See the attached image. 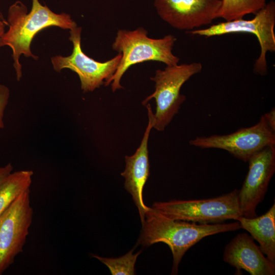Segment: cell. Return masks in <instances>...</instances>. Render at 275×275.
<instances>
[{
  "label": "cell",
  "mask_w": 275,
  "mask_h": 275,
  "mask_svg": "<svg viewBox=\"0 0 275 275\" xmlns=\"http://www.w3.org/2000/svg\"><path fill=\"white\" fill-rule=\"evenodd\" d=\"M133 249L125 255L117 258H104L97 255H92L104 264L109 268L112 275L134 274V265L141 252L133 254Z\"/></svg>",
  "instance_id": "obj_17"
},
{
  "label": "cell",
  "mask_w": 275,
  "mask_h": 275,
  "mask_svg": "<svg viewBox=\"0 0 275 275\" xmlns=\"http://www.w3.org/2000/svg\"><path fill=\"white\" fill-rule=\"evenodd\" d=\"M147 34L142 28L118 31L112 48L121 54V60L115 73L104 84H111L113 92L123 88L121 79L132 65L148 61L162 62L167 66L178 64L179 59L172 53L176 38L168 35L162 38L152 39Z\"/></svg>",
  "instance_id": "obj_3"
},
{
  "label": "cell",
  "mask_w": 275,
  "mask_h": 275,
  "mask_svg": "<svg viewBox=\"0 0 275 275\" xmlns=\"http://www.w3.org/2000/svg\"><path fill=\"white\" fill-rule=\"evenodd\" d=\"M254 240L246 233L237 234L225 246L224 261L251 275H274L275 264L265 257Z\"/></svg>",
  "instance_id": "obj_13"
},
{
  "label": "cell",
  "mask_w": 275,
  "mask_h": 275,
  "mask_svg": "<svg viewBox=\"0 0 275 275\" xmlns=\"http://www.w3.org/2000/svg\"><path fill=\"white\" fill-rule=\"evenodd\" d=\"M81 32L80 27L70 30L69 39L73 46L72 53L68 57H52L51 62L54 70L57 72L68 68L77 73L83 92H92L104 84L115 73L121 54L119 53L105 62H98L90 58L81 49Z\"/></svg>",
  "instance_id": "obj_8"
},
{
  "label": "cell",
  "mask_w": 275,
  "mask_h": 275,
  "mask_svg": "<svg viewBox=\"0 0 275 275\" xmlns=\"http://www.w3.org/2000/svg\"><path fill=\"white\" fill-rule=\"evenodd\" d=\"M10 97L9 88L4 85H0V128L4 127V113L7 106Z\"/></svg>",
  "instance_id": "obj_18"
},
{
  "label": "cell",
  "mask_w": 275,
  "mask_h": 275,
  "mask_svg": "<svg viewBox=\"0 0 275 275\" xmlns=\"http://www.w3.org/2000/svg\"><path fill=\"white\" fill-rule=\"evenodd\" d=\"M148 109V124L142 141L134 154L125 156V169L121 174L125 178V188L131 195L139 209L142 222L145 220L146 211L149 207L145 205L143 199L144 185L150 175L148 142L150 132L153 127L154 114L150 104L146 105Z\"/></svg>",
  "instance_id": "obj_12"
},
{
  "label": "cell",
  "mask_w": 275,
  "mask_h": 275,
  "mask_svg": "<svg viewBox=\"0 0 275 275\" xmlns=\"http://www.w3.org/2000/svg\"><path fill=\"white\" fill-rule=\"evenodd\" d=\"M33 216L30 189L21 194L0 215V275L23 252Z\"/></svg>",
  "instance_id": "obj_7"
},
{
  "label": "cell",
  "mask_w": 275,
  "mask_h": 275,
  "mask_svg": "<svg viewBox=\"0 0 275 275\" xmlns=\"http://www.w3.org/2000/svg\"><path fill=\"white\" fill-rule=\"evenodd\" d=\"M13 167L11 163H9L4 167H0V183L11 172Z\"/></svg>",
  "instance_id": "obj_20"
},
{
  "label": "cell",
  "mask_w": 275,
  "mask_h": 275,
  "mask_svg": "<svg viewBox=\"0 0 275 275\" xmlns=\"http://www.w3.org/2000/svg\"><path fill=\"white\" fill-rule=\"evenodd\" d=\"M238 195V190L235 189L209 199L155 202L152 208L174 220L202 224L221 223L228 219L236 221L242 216Z\"/></svg>",
  "instance_id": "obj_4"
},
{
  "label": "cell",
  "mask_w": 275,
  "mask_h": 275,
  "mask_svg": "<svg viewBox=\"0 0 275 275\" xmlns=\"http://www.w3.org/2000/svg\"><path fill=\"white\" fill-rule=\"evenodd\" d=\"M202 69L200 63L194 62L167 66L163 70L156 71L155 76L151 77L155 83V91L142 102L146 105L151 99L155 100L153 128L163 131L171 122L186 99L184 95L180 94L182 85Z\"/></svg>",
  "instance_id": "obj_5"
},
{
  "label": "cell",
  "mask_w": 275,
  "mask_h": 275,
  "mask_svg": "<svg viewBox=\"0 0 275 275\" xmlns=\"http://www.w3.org/2000/svg\"><path fill=\"white\" fill-rule=\"evenodd\" d=\"M0 20L3 21L7 25H8L7 21L5 19L2 13L0 12Z\"/></svg>",
  "instance_id": "obj_22"
},
{
  "label": "cell",
  "mask_w": 275,
  "mask_h": 275,
  "mask_svg": "<svg viewBox=\"0 0 275 275\" xmlns=\"http://www.w3.org/2000/svg\"><path fill=\"white\" fill-rule=\"evenodd\" d=\"M265 119L271 129L275 131V109L272 108L269 112L263 115Z\"/></svg>",
  "instance_id": "obj_19"
},
{
  "label": "cell",
  "mask_w": 275,
  "mask_h": 275,
  "mask_svg": "<svg viewBox=\"0 0 275 275\" xmlns=\"http://www.w3.org/2000/svg\"><path fill=\"white\" fill-rule=\"evenodd\" d=\"M248 162L249 171L238 197L242 216L252 218L257 216V207L264 199L275 172V145L258 151Z\"/></svg>",
  "instance_id": "obj_10"
},
{
  "label": "cell",
  "mask_w": 275,
  "mask_h": 275,
  "mask_svg": "<svg viewBox=\"0 0 275 275\" xmlns=\"http://www.w3.org/2000/svg\"><path fill=\"white\" fill-rule=\"evenodd\" d=\"M255 15L250 20L239 18L226 21L205 29L187 31V33L206 37L238 33L254 35L258 39L261 48L260 54L254 64V71L264 75L267 73L266 53L275 51V2L271 1Z\"/></svg>",
  "instance_id": "obj_6"
},
{
  "label": "cell",
  "mask_w": 275,
  "mask_h": 275,
  "mask_svg": "<svg viewBox=\"0 0 275 275\" xmlns=\"http://www.w3.org/2000/svg\"><path fill=\"white\" fill-rule=\"evenodd\" d=\"M239 229L237 221L227 224H197L171 219L149 207L145 213L139 242L144 246L159 242L167 244L173 257L172 274H177L179 264L185 253L202 239Z\"/></svg>",
  "instance_id": "obj_1"
},
{
  "label": "cell",
  "mask_w": 275,
  "mask_h": 275,
  "mask_svg": "<svg viewBox=\"0 0 275 275\" xmlns=\"http://www.w3.org/2000/svg\"><path fill=\"white\" fill-rule=\"evenodd\" d=\"M240 228L249 232L259 244L262 252L275 264V204L264 214L248 218L239 216L237 220Z\"/></svg>",
  "instance_id": "obj_14"
},
{
  "label": "cell",
  "mask_w": 275,
  "mask_h": 275,
  "mask_svg": "<svg viewBox=\"0 0 275 275\" xmlns=\"http://www.w3.org/2000/svg\"><path fill=\"white\" fill-rule=\"evenodd\" d=\"M189 144L203 149L225 150L236 158L248 162L258 151L267 146L275 145V132L269 127L263 115L251 127L228 134L197 137L190 140Z\"/></svg>",
  "instance_id": "obj_9"
},
{
  "label": "cell",
  "mask_w": 275,
  "mask_h": 275,
  "mask_svg": "<svg viewBox=\"0 0 275 275\" xmlns=\"http://www.w3.org/2000/svg\"><path fill=\"white\" fill-rule=\"evenodd\" d=\"M160 18L179 30L191 31L217 18L221 0H154Z\"/></svg>",
  "instance_id": "obj_11"
},
{
  "label": "cell",
  "mask_w": 275,
  "mask_h": 275,
  "mask_svg": "<svg viewBox=\"0 0 275 275\" xmlns=\"http://www.w3.org/2000/svg\"><path fill=\"white\" fill-rule=\"evenodd\" d=\"M6 23L2 20H0V41L1 38L3 35L4 34L5 32V26Z\"/></svg>",
  "instance_id": "obj_21"
},
{
  "label": "cell",
  "mask_w": 275,
  "mask_h": 275,
  "mask_svg": "<svg viewBox=\"0 0 275 275\" xmlns=\"http://www.w3.org/2000/svg\"><path fill=\"white\" fill-rule=\"evenodd\" d=\"M34 173L21 170L9 174L0 183V215L22 193L30 189Z\"/></svg>",
  "instance_id": "obj_15"
},
{
  "label": "cell",
  "mask_w": 275,
  "mask_h": 275,
  "mask_svg": "<svg viewBox=\"0 0 275 275\" xmlns=\"http://www.w3.org/2000/svg\"><path fill=\"white\" fill-rule=\"evenodd\" d=\"M7 21L9 29L1 38L0 47L6 45L11 48L18 80L22 76L20 56L23 54L35 60L38 58L31 50L32 41L38 32L50 26L70 30L77 26L69 14L55 13L46 6L41 5L38 0H32V9L29 13L21 2L13 3L8 9Z\"/></svg>",
  "instance_id": "obj_2"
},
{
  "label": "cell",
  "mask_w": 275,
  "mask_h": 275,
  "mask_svg": "<svg viewBox=\"0 0 275 275\" xmlns=\"http://www.w3.org/2000/svg\"><path fill=\"white\" fill-rule=\"evenodd\" d=\"M266 4V0H221L217 18L226 21L243 18L247 14H255Z\"/></svg>",
  "instance_id": "obj_16"
}]
</instances>
